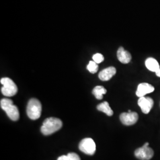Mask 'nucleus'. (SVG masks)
<instances>
[{"label": "nucleus", "mask_w": 160, "mask_h": 160, "mask_svg": "<svg viewBox=\"0 0 160 160\" xmlns=\"http://www.w3.org/2000/svg\"><path fill=\"white\" fill-rule=\"evenodd\" d=\"M138 104L143 113L148 114L154 106V101L151 97H140L138 101Z\"/></svg>", "instance_id": "obj_8"}, {"label": "nucleus", "mask_w": 160, "mask_h": 160, "mask_svg": "<svg viewBox=\"0 0 160 160\" xmlns=\"http://www.w3.org/2000/svg\"><path fill=\"white\" fill-rule=\"evenodd\" d=\"M87 69L92 74H95L97 72L98 69V63L95 62L94 61H90L87 67Z\"/></svg>", "instance_id": "obj_16"}, {"label": "nucleus", "mask_w": 160, "mask_h": 160, "mask_svg": "<svg viewBox=\"0 0 160 160\" xmlns=\"http://www.w3.org/2000/svg\"><path fill=\"white\" fill-rule=\"evenodd\" d=\"M57 160H81L80 157L74 152H70L67 155H62L58 157Z\"/></svg>", "instance_id": "obj_15"}, {"label": "nucleus", "mask_w": 160, "mask_h": 160, "mask_svg": "<svg viewBox=\"0 0 160 160\" xmlns=\"http://www.w3.org/2000/svg\"><path fill=\"white\" fill-rule=\"evenodd\" d=\"M116 73V69L113 67H110L104 69L98 74L100 80L106 81L110 80Z\"/></svg>", "instance_id": "obj_10"}, {"label": "nucleus", "mask_w": 160, "mask_h": 160, "mask_svg": "<svg viewBox=\"0 0 160 160\" xmlns=\"http://www.w3.org/2000/svg\"><path fill=\"white\" fill-rule=\"evenodd\" d=\"M145 66L148 69L152 72H156L160 68L158 61L153 58H148L145 61Z\"/></svg>", "instance_id": "obj_12"}, {"label": "nucleus", "mask_w": 160, "mask_h": 160, "mask_svg": "<svg viewBox=\"0 0 160 160\" xmlns=\"http://www.w3.org/2000/svg\"><path fill=\"white\" fill-rule=\"evenodd\" d=\"M1 108L6 113L8 118L13 121L19 119L20 113L17 106H15L12 100L8 98H2L0 102Z\"/></svg>", "instance_id": "obj_2"}, {"label": "nucleus", "mask_w": 160, "mask_h": 160, "mask_svg": "<svg viewBox=\"0 0 160 160\" xmlns=\"http://www.w3.org/2000/svg\"><path fill=\"white\" fill-rule=\"evenodd\" d=\"M120 120L122 123L126 125H133L137 122L138 120V114L136 112H128L123 113L120 115Z\"/></svg>", "instance_id": "obj_7"}, {"label": "nucleus", "mask_w": 160, "mask_h": 160, "mask_svg": "<svg viewBox=\"0 0 160 160\" xmlns=\"http://www.w3.org/2000/svg\"><path fill=\"white\" fill-rule=\"evenodd\" d=\"M154 87L148 83H141L138 86L136 94L138 97L139 98L145 97V96L147 95V94L154 92Z\"/></svg>", "instance_id": "obj_9"}, {"label": "nucleus", "mask_w": 160, "mask_h": 160, "mask_svg": "<svg viewBox=\"0 0 160 160\" xmlns=\"http://www.w3.org/2000/svg\"><path fill=\"white\" fill-rule=\"evenodd\" d=\"M42 104L36 98H32L29 100L27 106V114L30 119L36 120L41 116Z\"/></svg>", "instance_id": "obj_3"}, {"label": "nucleus", "mask_w": 160, "mask_h": 160, "mask_svg": "<svg viewBox=\"0 0 160 160\" xmlns=\"http://www.w3.org/2000/svg\"><path fill=\"white\" fill-rule=\"evenodd\" d=\"M62 126V122L56 118H49L44 120L41 132L45 135H49L59 131Z\"/></svg>", "instance_id": "obj_1"}, {"label": "nucleus", "mask_w": 160, "mask_h": 160, "mask_svg": "<svg viewBox=\"0 0 160 160\" xmlns=\"http://www.w3.org/2000/svg\"><path fill=\"white\" fill-rule=\"evenodd\" d=\"M155 74H156V75H157L158 77H160V68L159 69V70H158V71H157V72H155Z\"/></svg>", "instance_id": "obj_18"}, {"label": "nucleus", "mask_w": 160, "mask_h": 160, "mask_svg": "<svg viewBox=\"0 0 160 160\" xmlns=\"http://www.w3.org/2000/svg\"><path fill=\"white\" fill-rule=\"evenodd\" d=\"M106 92V89L103 86H96L92 90V94L98 100H102L103 98V94Z\"/></svg>", "instance_id": "obj_14"}, {"label": "nucleus", "mask_w": 160, "mask_h": 160, "mask_svg": "<svg viewBox=\"0 0 160 160\" xmlns=\"http://www.w3.org/2000/svg\"><path fill=\"white\" fill-rule=\"evenodd\" d=\"M117 57L120 62L122 63H128L131 60V53L125 51L123 47H120L117 52Z\"/></svg>", "instance_id": "obj_11"}, {"label": "nucleus", "mask_w": 160, "mask_h": 160, "mask_svg": "<svg viewBox=\"0 0 160 160\" xmlns=\"http://www.w3.org/2000/svg\"><path fill=\"white\" fill-rule=\"evenodd\" d=\"M92 59H93V61H94L95 62L100 63L104 61V57L101 53H97L92 56Z\"/></svg>", "instance_id": "obj_17"}, {"label": "nucleus", "mask_w": 160, "mask_h": 160, "mask_svg": "<svg viewBox=\"0 0 160 160\" xmlns=\"http://www.w3.org/2000/svg\"><path fill=\"white\" fill-rule=\"evenodd\" d=\"M1 84L3 86L1 87V92L4 96L12 97L17 94V86L12 79L7 77L2 78L1 79Z\"/></svg>", "instance_id": "obj_4"}, {"label": "nucleus", "mask_w": 160, "mask_h": 160, "mask_svg": "<svg viewBox=\"0 0 160 160\" xmlns=\"http://www.w3.org/2000/svg\"><path fill=\"white\" fill-rule=\"evenodd\" d=\"M97 109L98 110L102 112L109 116H111L113 114L112 109L110 108L109 103L107 102H104L103 103L99 104L97 106Z\"/></svg>", "instance_id": "obj_13"}, {"label": "nucleus", "mask_w": 160, "mask_h": 160, "mask_svg": "<svg viewBox=\"0 0 160 160\" xmlns=\"http://www.w3.org/2000/svg\"><path fill=\"white\" fill-rule=\"evenodd\" d=\"M79 149L81 152L85 153L86 154L92 155L94 154L96 152V146L92 139L87 138L83 139L80 142Z\"/></svg>", "instance_id": "obj_5"}, {"label": "nucleus", "mask_w": 160, "mask_h": 160, "mask_svg": "<svg viewBox=\"0 0 160 160\" xmlns=\"http://www.w3.org/2000/svg\"><path fill=\"white\" fill-rule=\"evenodd\" d=\"M148 145V142H146L142 147L136 149L135 151V157L141 160H151L153 157L154 152Z\"/></svg>", "instance_id": "obj_6"}]
</instances>
